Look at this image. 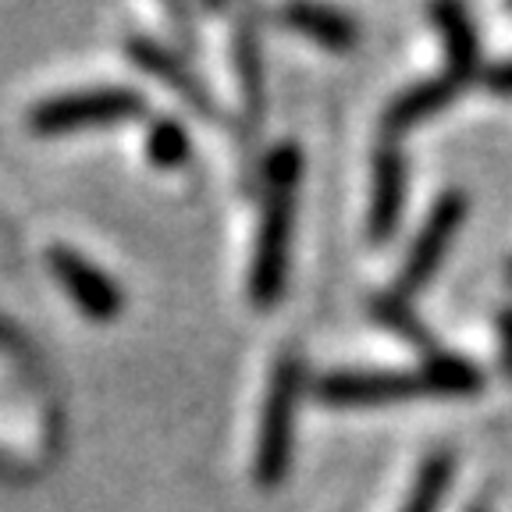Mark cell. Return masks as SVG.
Here are the masks:
<instances>
[{
    "label": "cell",
    "instance_id": "6da1fadb",
    "mask_svg": "<svg viewBox=\"0 0 512 512\" xmlns=\"http://www.w3.org/2000/svg\"><path fill=\"white\" fill-rule=\"evenodd\" d=\"M303 392V363L296 352H281L267 384L264 413H260V438H256L253 477L260 488H278L292 470V448H296V409Z\"/></svg>",
    "mask_w": 512,
    "mask_h": 512
},
{
    "label": "cell",
    "instance_id": "7a4b0ae2",
    "mask_svg": "<svg viewBox=\"0 0 512 512\" xmlns=\"http://www.w3.org/2000/svg\"><path fill=\"white\" fill-rule=\"evenodd\" d=\"M292 228H296V189L292 185H267L253 264H249V299L260 310H267L285 296Z\"/></svg>",
    "mask_w": 512,
    "mask_h": 512
},
{
    "label": "cell",
    "instance_id": "3957f363",
    "mask_svg": "<svg viewBox=\"0 0 512 512\" xmlns=\"http://www.w3.org/2000/svg\"><path fill=\"white\" fill-rule=\"evenodd\" d=\"M146 111V100L128 86L86 89V93L50 96L29 111V128L40 136H64L82 128H107L136 121Z\"/></svg>",
    "mask_w": 512,
    "mask_h": 512
},
{
    "label": "cell",
    "instance_id": "277c9868",
    "mask_svg": "<svg viewBox=\"0 0 512 512\" xmlns=\"http://www.w3.org/2000/svg\"><path fill=\"white\" fill-rule=\"evenodd\" d=\"M313 395L335 409H377L420 399L427 395V381L424 370H338L320 377Z\"/></svg>",
    "mask_w": 512,
    "mask_h": 512
},
{
    "label": "cell",
    "instance_id": "5b68a950",
    "mask_svg": "<svg viewBox=\"0 0 512 512\" xmlns=\"http://www.w3.org/2000/svg\"><path fill=\"white\" fill-rule=\"evenodd\" d=\"M466 221V196L463 192H445L434 210L427 214L424 228L416 232L413 246H409L406 264H402V274L395 281V296L409 299L416 292H424L431 285V278L438 274V267L445 264V253L452 246V239L459 235Z\"/></svg>",
    "mask_w": 512,
    "mask_h": 512
},
{
    "label": "cell",
    "instance_id": "8992f818",
    "mask_svg": "<svg viewBox=\"0 0 512 512\" xmlns=\"http://www.w3.org/2000/svg\"><path fill=\"white\" fill-rule=\"evenodd\" d=\"M47 264L54 271L57 285L64 288V296L79 306V313L93 324H111L125 310V296H121V285L104 274L96 264H89L86 256L75 253L68 246H50Z\"/></svg>",
    "mask_w": 512,
    "mask_h": 512
},
{
    "label": "cell",
    "instance_id": "52a82bcc",
    "mask_svg": "<svg viewBox=\"0 0 512 512\" xmlns=\"http://www.w3.org/2000/svg\"><path fill=\"white\" fill-rule=\"evenodd\" d=\"M406 157H402L399 143L384 139L374 153V189H370V217H367V235L370 242H388L399 232L402 210H406Z\"/></svg>",
    "mask_w": 512,
    "mask_h": 512
},
{
    "label": "cell",
    "instance_id": "ba28073f",
    "mask_svg": "<svg viewBox=\"0 0 512 512\" xmlns=\"http://www.w3.org/2000/svg\"><path fill=\"white\" fill-rule=\"evenodd\" d=\"M128 57H132V64L143 68L146 75H153V79H160L168 89H175L185 104L196 107L203 118H217V104H214V96H210V89L203 86V82L192 75L189 64L178 54H171L168 47H160L150 36H132V40H128Z\"/></svg>",
    "mask_w": 512,
    "mask_h": 512
},
{
    "label": "cell",
    "instance_id": "9c48e42d",
    "mask_svg": "<svg viewBox=\"0 0 512 512\" xmlns=\"http://www.w3.org/2000/svg\"><path fill=\"white\" fill-rule=\"evenodd\" d=\"M463 82L452 79V75H438V79H427V82H416V86H409L406 93H399L388 104V111H384V139H399L402 132H409V128H416L420 121H427L431 114L445 111L452 100H456L459 93H463Z\"/></svg>",
    "mask_w": 512,
    "mask_h": 512
},
{
    "label": "cell",
    "instance_id": "30bf717a",
    "mask_svg": "<svg viewBox=\"0 0 512 512\" xmlns=\"http://www.w3.org/2000/svg\"><path fill=\"white\" fill-rule=\"evenodd\" d=\"M431 15L438 22L441 43H445V57H448L445 72L466 86L480 72V40H477V29H473L470 11L459 8V4H438Z\"/></svg>",
    "mask_w": 512,
    "mask_h": 512
},
{
    "label": "cell",
    "instance_id": "8fae6325",
    "mask_svg": "<svg viewBox=\"0 0 512 512\" xmlns=\"http://www.w3.org/2000/svg\"><path fill=\"white\" fill-rule=\"evenodd\" d=\"M281 22H285L288 29H296L299 36H306V40L320 43V47H328V50H352L360 43V25L335 8L292 4V8L281 11Z\"/></svg>",
    "mask_w": 512,
    "mask_h": 512
},
{
    "label": "cell",
    "instance_id": "7c38bea8",
    "mask_svg": "<svg viewBox=\"0 0 512 512\" xmlns=\"http://www.w3.org/2000/svg\"><path fill=\"white\" fill-rule=\"evenodd\" d=\"M235 72H239L242 104H246L249 121H264L267 89H264V54H260V32L253 22H242L235 32Z\"/></svg>",
    "mask_w": 512,
    "mask_h": 512
},
{
    "label": "cell",
    "instance_id": "4fadbf2b",
    "mask_svg": "<svg viewBox=\"0 0 512 512\" xmlns=\"http://www.w3.org/2000/svg\"><path fill=\"white\" fill-rule=\"evenodd\" d=\"M420 370H424L427 395H441V399H463V395H477L484 388V374L470 360L452 356V352H431V360Z\"/></svg>",
    "mask_w": 512,
    "mask_h": 512
},
{
    "label": "cell",
    "instance_id": "5bb4252c",
    "mask_svg": "<svg viewBox=\"0 0 512 512\" xmlns=\"http://www.w3.org/2000/svg\"><path fill=\"white\" fill-rule=\"evenodd\" d=\"M452 473H456V463H452L448 452H438V456L427 459L420 466V473H416L402 512H438L441 498H445L448 484H452Z\"/></svg>",
    "mask_w": 512,
    "mask_h": 512
},
{
    "label": "cell",
    "instance_id": "9a60e30c",
    "mask_svg": "<svg viewBox=\"0 0 512 512\" xmlns=\"http://www.w3.org/2000/svg\"><path fill=\"white\" fill-rule=\"evenodd\" d=\"M374 317L381 320L384 328L395 331V335L402 338V342L416 345V349H431L434 352V335L431 328H427L424 320L416 317L413 306H409V299L402 296H377L374 299Z\"/></svg>",
    "mask_w": 512,
    "mask_h": 512
},
{
    "label": "cell",
    "instance_id": "2e32d148",
    "mask_svg": "<svg viewBox=\"0 0 512 512\" xmlns=\"http://www.w3.org/2000/svg\"><path fill=\"white\" fill-rule=\"evenodd\" d=\"M189 153H192V143L182 121H175V118L153 121L150 132H146V157H150V164L175 171L189 160Z\"/></svg>",
    "mask_w": 512,
    "mask_h": 512
},
{
    "label": "cell",
    "instance_id": "e0dca14e",
    "mask_svg": "<svg viewBox=\"0 0 512 512\" xmlns=\"http://www.w3.org/2000/svg\"><path fill=\"white\" fill-rule=\"evenodd\" d=\"M303 178V150L296 143H281L264 160V185H292L299 189Z\"/></svg>",
    "mask_w": 512,
    "mask_h": 512
},
{
    "label": "cell",
    "instance_id": "ac0fdd59",
    "mask_svg": "<svg viewBox=\"0 0 512 512\" xmlns=\"http://www.w3.org/2000/svg\"><path fill=\"white\" fill-rule=\"evenodd\" d=\"M498 360H502L505 377H512V306L498 313Z\"/></svg>",
    "mask_w": 512,
    "mask_h": 512
},
{
    "label": "cell",
    "instance_id": "d6986e66",
    "mask_svg": "<svg viewBox=\"0 0 512 512\" xmlns=\"http://www.w3.org/2000/svg\"><path fill=\"white\" fill-rule=\"evenodd\" d=\"M484 86L498 96H512V61H498L484 68Z\"/></svg>",
    "mask_w": 512,
    "mask_h": 512
},
{
    "label": "cell",
    "instance_id": "ffe728a7",
    "mask_svg": "<svg viewBox=\"0 0 512 512\" xmlns=\"http://www.w3.org/2000/svg\"><path fill=\"white\" fill-rule=\"evenodd\" d=\"M0 349H4V352L22 349V338H18L15 331H11V324H4V320H0Z\"/></svg>",
    "mask_w": 512,
    "mask_h": 512
},
{
    "label": "cell",
    "instance_id": "44dd1931",
    "mask_svg": "<svg viewBox=\"0 0 512 512\" xmlns=\"http://www.w3.org/2000/svg\"><path fill=\"white\" fill-rule=\"evenodd\" d=\"M473 512H484V509H473Z\"/></svg>",
    "mask_w": 512,
    "mask_h": 512
},
{
    "label": "cell",
    "instance_id": "7402d4cb",
    "mask_svg": "<svg viewBox=\"0 0 512 512\" xmlns=\"http://www.w3.org/2000/svg\"><path fill=\"white\" fill-rule=\"evenodd\" d=\"M509 274H512V267H509Z\"/></svg>",
    "mask_w": 512,
    "mask_h": 512
}]
</instances>
